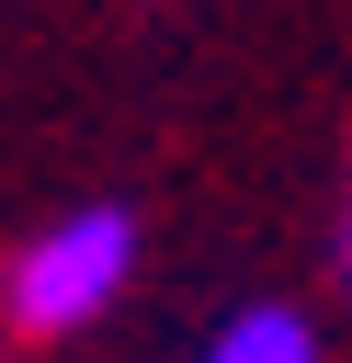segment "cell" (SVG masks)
Returning <instances> with one entry per match:
<instances>
[{
  "instance_id": "cell-1",
  "label": "cell",
  "mask_w": 352,
  "mask_h": 363,
  "mask_svg": "<svg viewBox=\"0 0 352 363\" xmlns=\"http://www.w3.org/2000/svg\"><path fill=\"white\" fill-rule=\"evenodd\" d=\"M125 272H136V227H125L114 204H68V216L11 261V329H23V340H57V329L102 318V306L125 295Z\"/></svg>"
},
{
  "instance_id": "cell-2",
  "label": "cell",
  "mask_w": 352,
  "mask_h": 363,
  "mask_svg": "<svg viewBox=\"0 0 352 363\" xmlns=\"http://www.w3.org/2000/svg\"><path fill=\"white\" fill-rule=\"evenodd\" d=\"M204 363H318V329H307L295 306H238V318L204 340Z\"/></svg>"
},
{
  "instance_id": "cell-3",
  "label": "cell",
  "mask_w": 352,
  "mask_h": 363,
  "mask_svg": "<svg viewBox=\"0 0 352 363\" xmlns=\"http://www.w3.org/2000/svg\"><path fill=\"white\" fill-rule=\"evenodd\" d=\"M341 261H352V227H341Z\"/></svg>"
}]
</instances>
